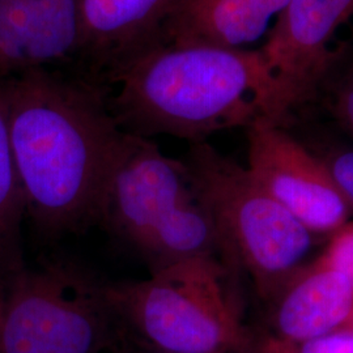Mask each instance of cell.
Here are the masks:
<instances>
[{"mask_svg":"<svg viewBox=\"0 0 353 353\" xmlns=\"http://www.w3.org/2000/svg\"><path fill=\"white\" fill-rule=\"evenodd\" d=\"M350 328H351V330H353V323H352V325H351V327H350Z\"/></svg>","mask_w":353,"mask_h":353,"instance_id":"obj_21","label":"cell"},{"mask_svg":"<svg viewBox=\"0 0 353 353\" xmlns=\"http://www.w3.org/2000/svg\"><path fill=\"white\" fill-rule=\"evenodd\" d=\"M259 350L261 353H292L285 343L279 341L275 338H270L259 344Z\"/></svg>","mask_w":353,"mask_h":353,"instance_id":"obj_19","label":"cell"},{"mask_svg":"<svg viewBox=\"0 0 353 353\" xmlns=\"http://www.w3.org/2000/svg\"><path fill=\"white\" fill-rule=\"evenodd\" d=\"M26 195L13 157L4 79L0 77V283L23 267L21 224Z\"/></svg>","mask_w":353,"mask_h":353,"instance_id":"obj_13","label":"cell"},{"mask_svg":"<svg viewBox=\"0 0 353 353\" xmlns=\"http://www.w3.org/2000/svg\"><path fill=\"white\" fill-rule=\"evenodd\" d=\"M234 353H261V350H259V345H258V347H255V345H254V343H252V344H250L248 348L241 350V351H237V352Z\"/></svg>","mask_w":353,"mask_h":353,"instance_id":"obj_20","label":"cell"},{"mask_svg":"<svg viewBox=\"0 0 353 353\" xmlns=\"http://www.w3.org/2000/svg\"><path fill=\"white\" fill-rule=\"evenodd\" d=\"M321 159L353 211V150H334Z\"/></svg>","mask_w":353,"mask_h":353,"instance_id":"obj_15","label":"cell"},{"mask_svg":"<svg viewBox=\"0 0 353 353\" xmlns=\"http://www.w3.org/2000/svg\"><path fill=\"white\" fill-rule=\"evenodd\" d=\"M274 300V338L287 344L318 339L353 323V288L321 258L301 267Z\"/></svg>","mask_w":353,"mask_h":353,"instance_id":"obj_11","label":"cell"},{"mask_svg":"<svg viewBox=\"0 0 353 353\" xmlns=\"http://www.w3.org/2000/svg\"><path fill=\"white\" fill-rule=\"evenodd\" d=\"M110 353H165L157 350H153L150 347H145L143 344H140L138 341H132L128 335H127L125 341H122V344L114 350L113 352Z\"/></svg>","mask_w":353,"mask_h":353,"instance_id":"obj_18","label":"cell"},{"mask_svg":"<svg viewBox=\"0 0 353 353\" xmlns=\"http://www.w3.org/2000/svg\"><path fill=\"white\" fill-rule=\"evenodd\" d=\"M183 161L233 265L249 274L262 299L274 300L303 267L314 234L276 202L248 168L207 141L191 143Z\"/></svg>","mask_w":353,"mask_h":353,"instance_id":"obj_6","label":"cell"},{"mask_svg":"<svg viewBox=\"0 0 353 353\" xmlns=\"http://www.w3.org/2000/svg\"><path fill=\"white\" fill-rule=\"evenodd\" d=\"M109 108L121 130L201 143L214 132L279 123L275 84L259 50L160 43L114 76ZM281 126V125H280Z\"/></svg>","mask_w":353,"mask_h":353,"instance_id":"obj_2","label":"cell"},{"mask_svg":"<svg viewBox=\"0 0 353 353\" xmlns=\"http://www.w3.org/2000/svg\"><path fill=\"white\" fill-rule=\"evenodd\" d=\"M246 132L249 173L309 232L331 236L350 221L352 208L321 157L268 119Z\"/></svg>","mask_w":353,"mask_h":353,"instance_id":"obj_7","label":"cell"},{"mask_svg":"<svg viewBox=\"0 0 353 353\" xmlns=\"http://www.w3.org/2000/svg\"><path fill=\"white\" fill-rule=\"evenodd\" d=\"M290 0H189L165 26L163 43L229 49L268 36Z\"/></svg>","mask_w":353,"mask_h":353,"instance_id":"obj_12","label":"cell"},{"mask_svg":"<svg viewBox=\"0 0 353 353\" xmlns=\"http://www.w3.org/2000/svg\"><path fill=\"white\" fill-rule=\"evenodd\" d=\"M224 261H178L139 281L109 283V296L127 335L165 353H234L252 344Z\"/></svg>","mask_w":353,"mask_h":353,"instance_id":"obj_4","label":"cell"},{"mask_svg":"<svg viewBox=\"0 0 353 353\" xmlns=\"http://www.w3.org/2000/svg\"><path fill=\"white\" fill-rule=\"evenodd\" d=\"M99 224L139 252L151 274L196 256L237 270L185 161L165 156L148 138L126 134L103 189Z\"/></svg>","mask_w":353,"mask_h":353,"instance_id":"obj_3","label":"cell"},{"mask_svg":"<svg viewBox=\"0 0 353 353\" xmlns=\"http://www.w3.org/2000/svg\"><path fill=\"white\" fill-rule=\"evenodd\" d=\"M353 20V0H290L261 48L275 84L279 123L310 100L341 51L336 37Z\"/></svg>","mask_w":353,"mask_h":353,"instance_id":"obj_8","label":"cell"},{"mask_svg":"<svg viewBox=\"0 0 353 353\" xmlns=\"http://www.w3.org/2000/svg\"><path fill=\"white\" fill-rule=\"evenodd\" d=\"M287 345L292 353H353V330L343 328L318 339Z\"/></svg>","mask_w":353,"mask_h":353,"instance_id":"obj_17","label":"cell"},{"mask_svg":"<svg viewBox=\"0 0 353 353\" xmlns=\"http://www.w3.org/2000/svg\"><path fill=\"white\" fill-rule=\"evenodd\" d=\"M4 85L26 214L55 237L99 224L103 189L126 138L110 112L109 87L58 68L32 70Z\"/></svg>","mask_w":353,"mask_h":353,"instance_id":"obj_1","label":"cell"},{"mask_svg":"<svg viewBox=\"0 0 353 353\" xmlns=\"http://www.w3.org/2000/svg\"><path fill=\"white\" fill-rule=\"evenodd\" d=\"M330 110L341 128L353 138V65L334 89Z\"/></svg>","mask_w":353,"mask_h":353,"instance_id":"obj_16","label":"cell"},{"mask_svg":"<svg viewBox=\"0 0 353 353\" xmlns=\"http://www.w3.org/2000/svg\"><path fill=\"white\" fill-rule=\"evenodd\" d=\"M189 0H80L76 71L109 87L139 55L163 43L164 28Z\"/></svg>","mask_w":353,"mask_h":353,"instance_id":"obj_9","label":"cell"},{"mask_svg":"<svg viewBox=\"0 0 353 353\" xmlns=\"http://www.w3.org/2000/svg\"><path fill=\"white\" fill-rule=\"evenodd\" d=\"M319 258L347 279L353 288V221L330 236L327 248Z\"/></svg>","mask_w":353,"mask_h":353,"instance_id":"obj_14","label":"cell"},{"mask_svg":"<svg viewBox=\"0 0 353 353\" xmlns=\"http://www.w3.org/2000/svg\"><path fill=\"white\" fill-rule=\"evenodd\" d=\"M127 338L109 283L55 258L0 283V353H110Z\"/></svg>","mask_w":353,"mask_h":353,"instance_id":"obj_5","label":"cell"},{"mask_svg":"<svg viewBox=\"0 0 353 353\" xmlns=\"http://www.w3.org/2000/svg\"><path fill=\"white\" fill-rule=\"evenodd\" d=\"M80 0H0V77L38 68L76 71Z\"/></svg>","mask_w":353,"mask_h":353,"instance_id":"obj_10","label":"cell"}]
</instances>
